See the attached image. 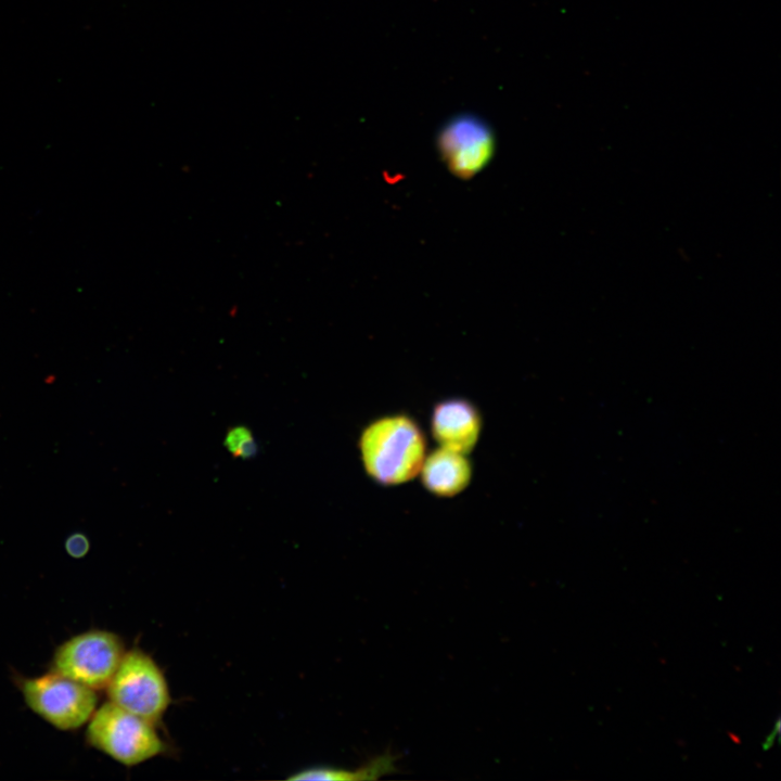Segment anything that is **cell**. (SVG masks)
Here are the masks:
<instances>
[{
  "label": "cell",
  "instance_id": "7",
  "mask_svg": "<svg viewBox=\"0 0 781 781\" xmlns=\"http://www.w3.org/2000/svg\"><path fill=\"white\" fill-rule=\"evenodd\" d=\"M481 427V414L466 399L443 400L433 409L431 431L440 447L466 454L475 447Z\"/></svg>",
  "mask_w": 781,
  "mask_h": 781
},
{
  "label": "cell",
  "instance_id": "2",
  "mask_svg": "<svg viewBox=\"0 0 781 781\" xmlns=\"http://www.w3.org/2000/svg\"><path fill=\"white\" fill-rule=\"evenodd\" d=\"M89 746L133 767L167 751L156 725L107 701L95 708L86 729Z\"/></svg>",
  "mask_w": 781,
  "mask_h": 781
},
{
  "label": "cell",
  "instance_id": "6",
  "mask_svg": "<svg viewBox=\"0 0 781 781\" xmlns=\"http://www.w3.org/2000/svg\"><path fill=\"white\" fill-rule=\"evenodd\" d=\"M437 149L452 175L470 179L483 170L494 156L495 136L477 116L458 115L440 129Z\"/></svg>",
  "mask_w": 781,
  "mask_h": 781
},
{
  "label": "cell",
  "instance_id": "11",
  "mask_svg": "<svg viewBox=\"0 0 781 781\" xmlns=\"http://www.w3.org/2000/svg\"><path fill=\"white\" fill-rule=\"evenodd\" d=\"M64 548L71 558L81 559L89 552L90 542L86 535L74 533L66 538Z\"/></svg>",
  "mask_w": 781,
  "mask_h": 781
},
{
  "label": "cell",
  "instance_id": "9",
  "mask_svg": "<svg viewBox=\"0 0 781 781\" xmlns=\"http://www.w3.org/2000/svg\"><path fill=\"white\" fill-rule=\"evenodd\" d=\"M396 757L390 753L379 755L357 769H343L333 767H311L293 773L290 780H376L396 770Z\"/></svg>",
  "mask_w": 781,
  "mask_h": 781
},
{
  "label": "cell",
  "instance_id": "1",
  "mask_svg": "<svg viewBox=\"0 0 781 781\" xmlns=\"http://www.w3.org/2000/svg\"><path fill=\"white\" fill-rule=\"evenodd\" d=\"M359 451L367 474L381 485L394 486L420 473L426 443L413 419L394 414L374 420L362 431Z\"/></svg>",
  "mask_w": 781,
  "mask_h": 781
},
{
  "label": "cell",
  "instance_id": "3",
  "mask_svg": "<svg viewBox=\"0 0 781 781\" xmlns=\"http://www.w3.org/2000/svg\"><path fill=\"white\" fill-rule=\"evenodd\" d=\"M105 690L110 702L156 726L171 704L164 671L141 649L125 652Z\"/></svg>",
  "mask_w": 781,
  "mask_h": 781
},
{
  "label": "cell",
  "instance_id": "8",
  "mask_svg": "<svg viewBox=\"0 0 781 781\" xmlns=\"http://www.w3.org/2000/svg\"><path fill=\"white\" fill-rule=\"evenodd\" d=\"M424 487L438 497H452L470 484L472 466L465 454L439 447L425 456L420 470Z\"/></svg>",
  "mask_w": 781,
  "mask_h": 781
},
{
  "label": "cell",
  "instance_id": "5",
  "mask_svg": "<svg viewBox=\"0 0 781 781\" xmlns=\"http://www.w3.org/2000/svg\"><path fill=\"white\" fill-rule=\"evenodd\" d=\"M125 652V644L115 632L90 629L55 649L50 670L100 691L107 687Z\"/></svg>",
  "mask_w": 781,
  "mask_h": 781
},
{
  "label": "cell",
  "instance_id": "10",
  "mask_svg": "<svg viewBox=\"0 0 781 781\" xmlns=\"http://www.w3.org/2000/svg\"><path fill=\"white\" fill-rule=\"evenodd\" d=\"M226 445L235 457L248 458L256 451L252 433L243 426L233 427L227 435Z\"/></svg>",
  "mask_w": 781,
  "mask_h": 781
},
{
  "label": "cell",
  "instance_id": "4",
  "mask_svg": "<svg viewBox=\"0 0 781 781\" xmlns=\"http://www.w3.org/2000/svg\"><path fill=\"white\" fill-rule=\"evenodd\" d=\"M17 686L27 707L61 731L81 728L98 707L97 691L52 670Z\"/></svg>",
  "mask_w": 781,
  "mask_h": 781
}]
</instances>
